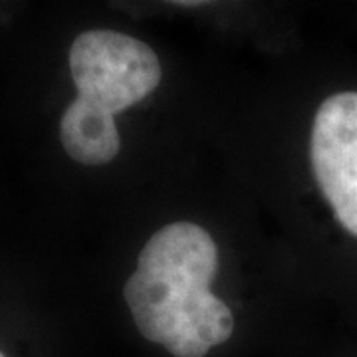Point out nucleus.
I'll return each mask as SVG.
<instances>
[{"instance_id": "obj_1", "label": "nucleus", "mask_w": 357, "mask_h": 357, "mask_svg": "<svg viewBox=\"0 0 357 357\" xmlns=\"http://www.w3.org/2000/svg\"><path fill=\"white\" fill-rule=\"evenodd\" d=\"M218 266L213 236L192 222L159 229L123 296L139 333L175 357H204L234 332L230 307L208 290Z\"/></svg>"}, {"instance_id": "obj_2", "label": "nucleus", "mask_w": 357, "mask_h": 357, "mask_svg": "<svg viewBox=\"0 0 357 357\" xmlns=\"http://www.w3.org/2000/svg\"><path fill=\"white\" fill-rule=\"evenodd\" d=\"M77 100L117 115L145 100L161 82L159 58L145 42L115 32L89 30L70 48Z\"/></svg>"}, {"instance_id": "obj_3", "label": "nucleus", "mask_w": 357, "mask_h": 357, "mask_svg": "<svg viewBox=\"0 0 357 357\" xmlns=\"http://www.w3.org/2000/svg\"><path fill=\"white\" fill-rule=\"evenodd\" d=\"M310 159L319 191L335 218L357 236V91H342L319 105Z\"/></svg>"}, {"instance_id": "obj_4", "label": "nucleus", "mask_w": 357, "mask_h": 357, "mask_svg": "<svg viewBox=\"0 0 357 357\" xmlns=\"http://www.w3.org/2000/svg\"><path fill=\"white\" fill-rule=\"evenodd\" d=\"M60 141L76 163L88 167L114 161L121 149V137L114 115L74 100L60 119Z\"/></svg>"}, {"instance_id": "obj_5", "label": "nucleus", "mask_w": 357, "mask_h": 357, "mask_svg": "<svg viewBox=\"0 0 357 357\" xmlns=\"http://www.w3.org/2000/svg\"><path fill=\"white\" fill-rule=\"evenodd\" d=\"M0 357H6V356H4V354H2V351H0Z\"/></svg>"}]
</instances>
